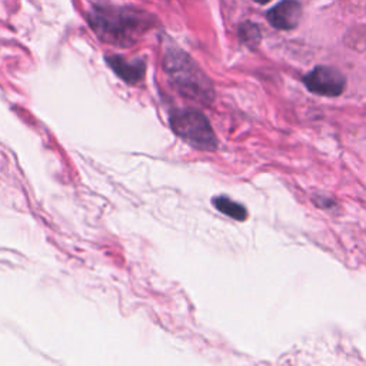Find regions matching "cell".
Returning <instances> with one entry per match:
<instances>
[{
  "label": "cell",
  "instance_id": "obj_1",
  "mask_svg": "<svg viewBox=\"0 0 366 366\" xmlns=\"http://www.w3.org/2000/svg\"><path fill=\"white\" fill-rule=\"evenodd\" d=\"M164 69L183 96L203 103L213 100V86L209 79L182 50H170L166 54Z\"/></svg>",
  "mask_w": 366,
  "mask_h": 366
},
{
  "label": "cell",
  "instance_id": "obj_2",
  "mask_svg": "<svg viewBox=\"0 0 366 366\" xmlns=\"http://www.w3.org/2000/svg\"><path fill=\"white\" fill-rule=\"evenodd\" d=\"M170 126L179 137L196 149L213 150L217 144L216 134L200 110L182 109L172 113Z\"/></svg>",
  "mask_w": 366,
  "mask_h": 366
},
{
  "label": "cell",
  "instance_id": "obj_3",
  "mask_svg": "<svg viewBox=\"0 0 366 366\" xmlns=\"http://www.w3.org/2000/svg\"><path fill=\"white\" fill-rule=\"evenodd\" d=\"M303 83L312 93L335 97L343 92L346 79L342 71L335 67L317 66L303 77Z\"/></svg>",
  "mask_w": 366,
  "mask_h": 366
},
{
  "label": "cell",
  "instance_id": "obj_4",
  "mask_svg": "<svg viewBox=\"0 0 366 366\" xmlns=\"http://www.w3.org/2000/svg\"><path fill=\"white\" fill-rule=\"evenodd\" d=\"M302 17V7L300 3L296 0H282L274 7H272L266 19L267 21L280 30H290L295 29Z\"/></svg>",
  "mask_w": 366,
  "mask_h": 366
},
{
  "label": "cell",
  "instance_id": "obj_5",
  "mask_svg": "<svg viewBox=\"0 0 366 366\" xmlns=\"http://www.w3.org/2000/svg\"><path fill=\"white\" fill-rule=\"evenodd\" d=\"M106 61L112 70L126 83L136 84L144 76L146 64L143 60H126L122 56H107Z\"/></svg>",
  "mask_w": 366,
  "mask_h": 366
},
{
  "label": "cell",
  "instance_id": "obj_6",
  "mask_svg": "<svg viewBox=\"0 0 366 366\" xmlns=\"http://www.w3.org/2000/svg\"><path fill=\"white\" fill-rule=\"evenodd\" d=\"M213 204L214 207L222 212L223 214L236 219V220H244L247 216V210L240 204L233 202L232 199L226 197V196H217L213 199Z\"/></svg>",
  "mask_w": 366,
  "mask_h": 366
},
{
  "label": "cell",
  "instance_id": "obj_7",
  "mask_svg": "<svg viewBox=\"0 0 366 366\" xmlns=\"http://www.w3.org/2000/svg\"><path fill=\"white\" fill-rule=\"evenodd\" d=\"M239 36L244 44H247L249 47H254L260 40V30L256 24L246 21V23L240 24Z\"/></svg>",
  "mask_w": 366,
  "mask_h": 366
},
{
  "label": "cell",
  "instance_id": "obj_8",
  "mask_svg": "<svg viewBox=\"0 0 366 366\" xmlns=\"http://www.w3.org/2000/svg\"><path fill=\"white\" fill-rule=\"evenodd\" d=\"M256 3H260V4H266V3H269L270 0H254Z\"/></svg>",
  "mask_w": 366,
  "mask_h": 366
}]
</instances>
